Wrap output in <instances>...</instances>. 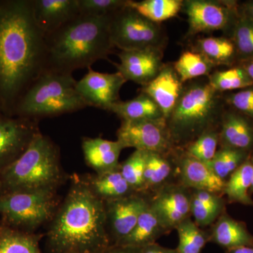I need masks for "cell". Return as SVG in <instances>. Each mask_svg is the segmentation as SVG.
Wrapping results in <instances>:
<instances>
[{"label": "cell", "instance_id": "cell-1", "mask_svg": "<svg viewBox=\"0 0 253 253\" xmlns=\"http://www.w3.org/2000/svg\"><path fill=\"white\" fill-rule=\"evenodd\" d=\"M45 65V36L35 19L33 0L0 1V103L4 113H14Z\"/></svg>", "mask_w": 253, "mask_h": 253}, {"label": "cell", "instance_id": "cell-2", "mask_svg": "<svg viewBox=\"0 0 253 253\" xmlns=\"http://www.w3.org/2000/svg\"><path fill=\"white\" fill-rule=\"evenodd\" d=\"M52 253H103L111 246L105 203L86 181L71 186L49 232Z\"/></svg>", "mask_w": 253, "mask_h": 253}, {"label": "cell", "instance_id": "cell-3", "mask_svg": "<svg viewBox=\"0 0 253 253\" xmlns=\"http://www.w3.org/2000/svg\"><path fill=\"white\" fill-rule=\"evenodd\" d=\"M112 15L81 14L46 36L45 71L73 74L109 59L115 48L110 33Z\"/></svg>", "mask_w": 253, "mask_h": 253}, {"label": "cell", "instance_id": "cell-4", "mask_svg": "<svg viewBox=\"0 0 253 253\" xmlns=\"http://www.w3.org/2000/svg\"><path fill=\"white\" fill-rule=\"evenodd\" d=\"M223 94L213 89L207 77L184 84L177 104L166 120L176 149L182 150L203 133L219 127L226 107Z\"/></svg>", "mask_w": 253, "mask_h": 253}, {"label": "cell", "instance_id": "cell-5", "mask_svg": "<svg viewBox=\"0 0 253 253\" xmlns=\"http://www.w3.org/2000/svg\"><path fill=\"white\" fill-rule=\"evenodd\" d=\"M61 179L59 151L51 139L41 132L17 159L0 170L4 193L54 191Z\"/></svg>", "mask_w": 253, "mask_h": 253}, {"label": "cell", "instance_id": "cell-6", "mask_svg": "<svg viewBox=\"0 0 253 253\" xmlns=\"http://www.w3.org/2000/svg\"><path fill=\"white\" fill-rule=\"evenodd\" d=\"M76 84L73 74L44 71L18 100L14 113L38 121L85 109Z\"/></svg>", "mask_w": 253, "mask_h": 253}, {"label": "cell", "instance_id": "cell-7", "mask_svg": "<svg viewBox=\"0 0 253 253\" xmlns=\"http://www.w3.org/2000/svg\"><path fill=\"white\" fill-rule=\"evenodd\" d=\"M110 33L113 46L121 51L163 49L166 44V36L159 24L149 21L127 5L111 16Z\"/></svg>", "mask_w": 253, "mask_h": 253}, {"label": "cell", "instance_id": "cell-8", "mask_svg": "<svg viewBox=\"0 0 253 253\" xmlns=\"http://www.w3.org/2000/svg\"><path fill=\"white\" fill-rule=\"evenodd\" d=\"M54 191H13L0 196V214L10 225L36 228L54 214Z\"/></svg>", "mask_w": 253, "mask_h": 253}, {"label": "cell", "instance_id": "cell-9", "mask_svg": "<svg viewBox=\"0 0 253 253\" xmlns=\"http://www.w3.org/2000/svg\"><path fill=\"white\" fill-rule=\"evenodd\" d=\"M188 36L222 31L229 35L239 16V4L231 0H186Z\"/></svg>", "mask_w": 253, "mask_h": 253}, {"label": "cell", "instance_id": "cell-10", "mask_svg": "<svg viewBox=\"0 0 253 253\" xmlns=\"http://www.w3.org/2000/svg\"><path fill=\"white\" fill-rule=\"evenodd\" d=\"M117 140L124 149L170 155L177 149L173 144L165 118L146 121H122Z\"/></svg>", "mask_w": 253, "mask_h": 253}, {"label": "cell", "instance_id": "cell-11", "mask_svg": "<svg viewBox=\"0 0 253 253\" xmlns=\"http://www.w3.org/2000/svg\"><path fill=\"white\" fill-rule=\"evenodd\" d=\"M191 189L179 182H171L160 188L148 201L170 232L191 217Z\"/></svg>", "mask_w": 253, "mask_h": 253}, {"label": "cell", "instance_id": "cell-12", "mask_svg": "<svg viewBox=\"0 0 253 253\" xmlns=\"http://www.w3.org/2000/svg\"><path fill=\"white\" fill-rule=\"evenodd\" d=\"M84 77L77 81L76 89L86 106L109 111L120 101L119 93L126 80L119 72H96L91 68Z\"/></svg>", "mask_w": 253, "mask_h": 253}, {"label": "cell", "instance_id": "cell-13", "mask_svg": "<svg viewBox=\"0 0 253 253\" xmlns=\"http://www.w3.org/2000/svg\"><path fill=\"white\" fill-rule=\"evenodd\" d=\"M148 202V199L141 194L105 201L106 226L111 245L119 244L130 234Z\"/></svg>", "mask_w": 253, "mask_h": 253}, {"label": "cell", "instance_id": "cell-14", "mask_svg": "<svg viewBox=\"0 0 253 253\" xmlns=\"http://www.w3.org/2000/svg\"><path fill=\"white\" fill-rule=\"evenodd\" d=\"M38 132L36 120L0 116V170L22 154Z\"/></svg>", "mask_w": 253, "mask_h": 253}, {"label": "cell", "instance_id": "cell-15", "mask_svg": "<svg viewBox=\"0 0 253 253\" xmlns=\"http://www.w3.org/2000/svg\"><path fill=\"white\" fill-rule=\"evenodd\" d=\"M121 62L114 63L118 72L126 81L144 86L157 76L163 64V48L121 51L118 54Z\"/></svg>", "mask_w": 253, "mask_h": 253}, {"label": "cell", "instance_id": "cell-16", "mask_svg": "<svg viewBox=\"0 0 253 253\" xmlns=\"http://www.w3.org/2000/svg\"><path fill=\"white\" fill-rule=\"evenodd\" d=\"M176 163L179 182L182 185L190 189L224 195L226 181L218 177L206 163L180 149L176 153Z\"/></svg>", "mask_w": 253, "mask_h": 253}, {"label": "cell", "instance_id": "cell-17", "mask_svg": "<svg viewBox=\"0 0 253 253\" xmlns=\"http://www.w3.org/2000/svg\"><path fill=\"white\" fill-rule=\"evenodd\" d=\"M173 63H164L154 80L141 86L140 92L148 95L158 105L167 120L174 109L184 87Z\"/></svg>", "mask_w": 253, "mask_h": 253}, {"label": "cell", "instance_id": "cell-18", "mask_svg": "<svg viewBox=\"0 0 253 253\" xmlns=\"http://www.w3.org/2000/svg\"><path fill=\"white\" fill-rule=\"evenodd\" d=\"M37 25L44 36L81 15L79 0H33Z\"/></svg>", "mask_w": 253, "mask_h": 253}, {"label": "cell", "instance_id": "cell-19", "mask_svg": "<svg viewBox=\"0 0 253 253\" xmlns=\"http://www.w3.org/2000/svg\"><path fill=\"white\" fill-rule=\"evenodd\" d=\"M220 147L253 151V123L246 116L231 109H225L219 128Z\"/></svg>", "mask_w": 253, "mask_h": 253}, {"label": "cell", "instance_id": "cell-20", "mask_svg": "<svg viewBox=\"0 0 253 253\" xmlns=\"http://www.w3.org/2000/svg\"><path fill=\"white\" fill-rule=\"evenodd\" d=\"M86 164L96 174L109 172L119 167V158L124 149L118 140L109 141L102 138H84L82 143Z\"/></svg>", "mask_w": 253, "mask_h": 253}, {"label": "cell", "instance_id": "cell-21", "mask_svg": "<svg viewBox=\"0 0 253 253\" xmlns=\"http://www.w3.org/2000/svg\"><path fill=\"white\" fill-rule=\"evenodd\" d=\"M176 151L166 155L156 152H147L144 173V187L141 194L156 192L162 186L172 182L176 170Z\"/></svg>", "mask_w": 253, "mask_h": 253}, {"label": "cell", "instance_id": "cell-22", "mask_svg": "<svg viewBox=\"0 0 253 253\" xmlns=\"http://www.w3.org/2000/svg\"><path fill=\"white\" fill-rule=\"evenodd\" d=\"M210 241L226 250L253 246V236L243 222L231 217L225 212L212 225Z\"/></svg>", "mask_w": 253, "mask_h": 253}, {"label": "cell", "instance_id": "cell-23", "mask_svg": "<svg viewBox=\"0 0 253 253\" xmlns=\"http://www.w3.org/2000/svg\"><path fill=\"white\" fill-rule=\"evenodd\" d=\"M169 233V231L148 202L147 206L141 212L130 234L119 244L116 245L141 249L148 245L155 244L161 236Z\"/></svg>", "mask_w": 253, "mask_h": 253}, {"label": "cell", "instance_id": "cell-24", "mask_svg": "<svg viewBox=\"0 0 253 253\" xmlns=\"http://www.w3.org/2000/svg\"><path fill=\"white\" fill-rule=\"evenodd\" d=\"M191 215L201 228L212 226L225 212L222 196L203 190L191 189Z\"/></svg>", "mask_w": 253, "mask_h": 253}, {"label": "cell", "instance_id": "cell-25", "mask_svg": "<svg viewBox=\"0 0 253 253\" xmlns=\"http://www.w3.org/2000/svg\"><path fill=\"white\" fill-rule=\"evenodd\" d=\"M110 112L115 113L122 121L158 120L163 117L158 105L148 95L140 92L135 98L128 101H120L110 107Z\"/></svg>", "mask_w": 253, "mask_h": 253}, {"label": "cell", "instance_id": "cell-26", "mask_svg": "<svg viewBox=\"0 0 253 253\" xmlns=\"http://www.w3.org/2000/svg\"><path fill=\"white\" fill-rule=\"evenodd\" d=\"M191 49L202 54L215 67L237 64L235 46L229 38L208 37L199 38Z\"/></svg>", "mask_w": 253, "mask_h": 253}, {"label": "cell", "instance_id": "cell-27", "mask_svg": "<svg viewBox=\"0 0 253 253\" xmlns=\"http://www.w3.org/2000/svg\"><path fill=\"white\" fill-rule=\"evenodd\" d=\"M86 182L94 194L104 202L136 194L123 176L120 166L109 172L96 174Z\"/></svg>", "mask_w": 253, "mask_h": 253}, {"label": "cell", "instance_id": "cell-28", "mask_svg": "<svg viewBox=\"0 0 253 253\" xmlns=\"http://www.w3.org/2000/svg\"><path fill=\"white\" fill-rule=\"evenodd\" d=\"M252 179L253 165L250 156L226 181L224 195L227 196L229 202L253 206V201L249 195Z\"/></svg>", "mask_w": 253, "mask_h": 253}, {"label": "cell", "instance_id": "cell-29", "mask_svg": "<svg viewBox=\"0 0 253 253\" xmlns=\"http://www.w3.org/2000/svg\"><path fill=\"white\" fill-rule=\"evenodd\" d=\"M129 7L157 24L170 19L182 9L183 0H127Z\"/></svg>", "mask_w": 253, "mask_h": 253}, {"label": "cell", "instance_id": "cell-30", "mask_svg": "<svg viewBox=\"0 0 253 253\" xmlns=\"http://www.w3.org/2000/svg\"><path fill=\"white\" fill-rule=\"evenodd\" d=\"M173 66L184 84L208 77L216 68L204 56L193 49L184 51Z\"/></svg>", "mask_w": 253, "mask_h": 253}, {"label": "cell", "instance_id": "cell-31", "mask_svg": "<svg viewBox=\"0 0 253 253\" xmlns=\"http://www.w3.org/2000/svg\"><path fill=\"white\" fill-rule=\"evenodd\" d=\"M39 236L3 228L0 230V253H42Z\"/></svg>", "mask_w": 253, "mask_h": 253}, {"label": "cell", "instance_id": "cell-32", "mask_svg": "<svg viewBox=\"0 0 253 253\" xmlns=\"http://www.w3.org/2000/svg\"><path fill=\"white\" fill-rule=\"evenodd\" d=\"M251 154L241 150L220 147L212 159L206 164L218 177L226 181L228 177L249 159Z\"/></svg>", "mask_w": 253, "mask_h": 253}, {"label": "cell", "instance_id": "cell-33", "mask_svg": "<svg viewBox=\"0 0 253 253\" xmlns=\"http://www.w3.org/2000/svg\"><path fill=\"white\" fill-rule=\"evenodd\" d=\"M191 217L183 221L176 228L179 236L176 250L179 253H202L203 249L210 241L209 232L203 230Z\"/></svg>", "mask_w": 253, "mask_h": 253}, {"label": "cell", "instance_id": "cell-34", "mask_svg": "<svg viewBox=\"0 0 253 253\" xmlns=\"http://www.w3.org/2000/svg\"><path fill=\"white\" fill-rule=\"evenodd\" d=\"M207 79L213 89L221 94L253 86V82L244 70L239 66L224 71H214L208 76Z\"/></svg>", "mask_w": 253, "mask_h": 253}, {"label": "cell", "instance_id": "cell-35", "mask_svg": "<svg viewBox=\"0 0 253 253\" xmlns=\"http://www.w3.org/2000/svg\"><path fill=\"white\" fill-rule=\"evenodd\" d=\"M235 46L238 62L253 57V21L239 12L228 35ZM237 62V63H238Z\"/></svg>", "mask_w": 253, "mask_h": 253}, {"label": "cell", "instance_id": "cell-36", "mask_svg": "<svg viewBox=\"0 0 253 253\" xmlns=\"http://www.w3.org/2000/svg\"><path fill=\"white\" fill-rule=\"evenodd\" d=\"M146 155L147 151L135 150L125 162L120 164L123 176L136 194H141L144 187Z\"/></svg>", "mask_w": 253, "mask_h": 253}, {"label": "cell", "instance_id": "cell-37", "mask_svg": "<svg viewBox=\"0 0 253 253\" xmlns=\"http://www.w3.org/2000/svg\"><path fill=\"white\" fill-rule=\"evenodd\" d=\"M219 128L210 129L203 133L197 139L186 145L183 151L199 161L205 163H209L217 151Z\"/></svg>", "mask_w": 253, "mask_h": 253}, {"label": "cell", "instance_id": "cell-38", "mask_svg": "<svg viewBox=\"0 0 253 253\" xmlns=\"http://www.w3.org/2000/svg\"><path fill=\"white\" fill-rule=\"evenodd\" d=\"M127 0H79L81 14L109 16L126 7Z\"/></svg>", "mask_w": 253, "mask_h": 253}, {"label": "cell", "instance_id": "cell-39", "mask_svg": "<svg viewBox=\"0 0 253 253\" xmlns=\"http://www.w3.org/2000/svg\"><path fill=\"white\" fill-rule=\"evenodd\" d=\"M223 98L229 109L241 113L253 123V86L224 94Z\"/></svg>", "mask_w": 253, "mask_h": 253}, {"label": "cell", "instance_id": "cell-40", "mask_svg": "<svg viewBox=\"0 0 253 253\" xmlns=\"http://www.w3.org/2000/svg\"><path fill=\"white\" fill-rule=\"evenodd\" d=\"M140 248L123 245H111L103 253H141Z\"/></svg>", "mask_w": 253, "mask_h": 253}, {"label": "cell", "instance_id": "cell-41", "mask_svg": "<svg viewBox=\"0 0 253 253\" xmlns=\"http://www.w3.org/2000/svg\"><path fill=\"white\" fill-rule=\"evenodd\" d=\"M141 253H179L177 250L168 249V248L163 247L157 243L155 244L148 245L141 248Z\"/></svg>", "mask_w": 253, "mask_h": 253}, {"label": "cell", "instance_id": "cell-42", "mask_svg": "<svg viewBox=\"0 0 253 253\" xmlns=\"http://www.w3.org/2000/svg\"><path fill=\"white\" fill-rule=\"evenodd\" d=\"M236 66H239L243 68L253 83V57L241 60L237 63Z\"/></svg>", "mask_w": 253, "mask_h": 253}, {"label": "cell", "instance_id": "cell-43", "mask_svg": "<svg viewBox=\"0 0 253 253\" xmlns=\"http://www.w3.org/2000/svg\"><path fill=\"white\" fill-rule=\"evenodd\" d=\"M239 12L253 21V0L239 4Z\"/></svg>", "mask_w": 253, "mask_h": 253}, {"label": "cell", "instance_id": "cell-44", "mask_svg": "<svg viewBox=\"0 0 253 253\" xmlns=\"http://www.w3.org/2000/svg\"><path fill=\"white\" fill-rule=\"evenodd\" d=\"M226 253H253V246H243L230 250H226Z\"/></svg>", "mask_w": 253, "mask_h": 253}, {"label": "cell", "instance_id": "cell-45", "mask_svg": "<svg viewBox=\"0 0 253 253\" xmlns=\"http://www.w3.org/2000/svg\"><path fill=\"white\" fill-rule=\"evenodd\" d=\"M251 163H252V165H253V179H252V184H251V189H250V191H251V193H253V154H251Z\"/></svg>", "mask_w": 253, "mask_h": 253}, {"label": "cell", "instance_id": "cell-46", "mask_svg": "<svg viewBox=\"0 0 253 253\" xmlns=\"http://www.w3.org/2000/svg\"><path fill=\"white\" fill-rule=\"evenodd\" d=\"M4 113V110H3L2 106H1V103H0V116H2V113Z\"/></svg>", "mask_w": 253, "mask_h": 253}]
</instances>
